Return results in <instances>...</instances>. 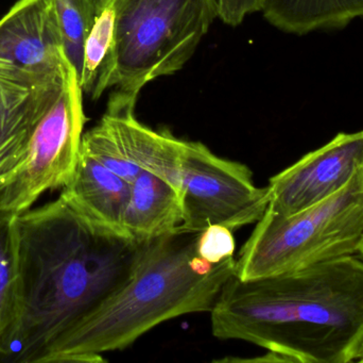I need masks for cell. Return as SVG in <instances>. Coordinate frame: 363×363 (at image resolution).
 Listing matches in <instances>:
<instances>
[{
    "instance_id": "1",
    "label": "cell",
    "mask_w": 363,
    "mask_h": 363,
    "mask_svg": "<svg viewBox=\"0 0 363 363\" xmlns=\"http://www.w3.org/2000/svg\"><path fill=\"white\" fill-rule=\"evenodd\" d=\"M18 302L0 362L49 347L131 277L146 243L100 232L61 197L17 215Z\"/></svg>"
},
{
    "instance_id": "2",
    "label": "cell",
    "mask_w": 363,
    "mask_h": 363,
    "mask_svg": "<svg viewBox=\"0 0 363 363\" xmlns=\"http://www.w3.org/2000/svg\"><path fill=\"white\" fill-rule=\"evenodd\" d=\"M211 320L216 338L268 351L258 362H354L363 338V260L347 256L253 281L233 275Z\"/></svg>"
},
{
    "instance_id": "3",
    "label": "cell",
    "mask_w": 363,
    "mask_h": 363,
    "mask_svg": "<svg viewBox=\"0 0 363 363\" xmlns=\"http://www.w3.org/2000/svg\"><path fill=\"white\" fill-rule=\"evenodd\" d=\"M198 234L174 232L147 242L125 285L53 343L40 363L106 362L164 322L211 313L236 259L211 264L198 253Z\"/></svg>"
},
{
    "instance_id": "4",
    "label": "cell",
    "mask_w": 363,
    "mask_h": 363,
    "mask_svg": "<svg viewBox=\"0 0 363 363\" xmlns=\"http://www.w3.org/2000/svg\"><path fill=\"white\" fill-rule=\"evenodd\" d=\"M363 234V168L330 197L288 217L267 209L235 266L253 281L355 255Z\"/></svg>"
},
{
    "instance_id": "5",
    "label": "cell",
    "mask_w": 363,
    "mask_h": 363,
    "mask_svg": "<svg viewBox=\"0 0 363 363\" xmlns=\"http://www.w3.org/2000/svg\"><path fill=\"white\" fill-rule=\"evenodd\" d=\"M116 10L115 91L131 97L181 70L217 17L218 0H113Z\"/></svg>"
},
{
    "instance_id": "6",
    "label": "cell",
    "mask_w": 363,
    "mask_h": 363,
    "mask_svg": "<svg viewBox=\"0 0 363 363\" xmlns=\"http://www.w3.org/2000/svg\"><path fill=\"white\" fill-rule=\"evenodd\" d=\"M182 221L179 232L198 234L220 225L233 232L256 224L270 202L245 164L224 159L201 142L186 141L182 159Z\"/></svg>"
},
{
    "instance_id": "7",
    "label": "cell",
    "mask_w": 363,
    "mask_h": 363,
    "mask_svg": "<svg viewBox=\"0 0 363 363\" xmlns=\"http://www.w3.org/2000/svg\"><path fill=\"white\" fill-rule=\"evenodd\" d=\"M72 66L68 61L57 72H36L0 60V210L18 213L32 136L61 94Z\"/></svg>"
},
{
    "instance_id": "8",
    "label": "cell",
    "mask_w": 363,
    "mask_h": 363,
    "mask_svg": "<svg viewBox=\"0 0 363 363\" xmlns=\"http://www.w3.org/2000/svg\"><path fill=\"white\" fill-rule=\"evenodd\" d=\"M86 121L83 91L72 66L61 94L32 136L17 198L19 215L29 210L47 191L63 189L72 180Z\"/></svg>"
},
{
    "instance_id": "9",
    "label": "cell",
    "mask_w": 363,
    "mask_h": 363,
    "mask_svg": "<svg viewBox=\"0 0 363 363\" xmlns=\"http://www.w3.org/2000/svg\"><path fill=\"white\" fill-rule=\"evenodd\" d=\"M363 168V131L337 134L269 180V210L300 212L340 191Z\"/></svg>"
},
{
    "instance_id": "10",
    "label": "cell",
    "mask_w": 363,
    "mask_h": 363,
    "mask_svg": "<svg viewBox=\"0 0 363 363\" xmlns=\"http://www.w3.org/2000/svg\"><path fill=\"white\" fill-rule=\"evenodd\" d=\"M0 60L36 72L67 63L53 0H18L0 19Z\"/></svg>"
},
{
    "instance_id": "11",
    "label": "cell",
    "mask_w": 363,
    "mask_h": 363,
    "mask_svg": "<svg viewBox=\"0 0 363 363\" xmlns=\"http://www.w3.org/2000/svg\"><path fill=\"white\" fill-rule=\"evenodd\" d=\"M138 98L114 91L101 121L108 127L125 159L142 170L152 173L181 191L182 159L186 141L169 130L151 129L138 121Z\"/></svg>"
},
{
    "instance_id": "12",
    "label": "cell",
    "mask_w": 363,
    "mask_h": 363,
    "mask_svg": "<svg viewBox=\"0 0 363 363\" xmlns=\"http://www.w3.org/2000/svg\"><path fill=\"white\" fill-rule=\"evenodd\" d=\"M130 194L129 181L80 151L74 177L60 197L100 232L127 238L123 220Z\"/></svg>"
},
{
    "instance_id": "13",
    "label": "cell",
    "mask_w": 363,
    "mask_h": 363,
    "mask_svg": "<svg viewBox=\"0 0 363 363\" xmlns=\"http://www.w3.org/2000/svg\"><path fill=\"white\" fill-rule=\"evenodd\" d=\"M182 221L180 191L152 173L142 170L131 183L123 215L125 237L138 243L178 232Z\"/></svg>"
},
{
    "instance_id": "14",
    "label": "cell",
    "mask_w": 363,
    "mask_h": 363,
    "mask_svg": "<svg viewBox=\"0 0 363 363\" xmlns=\"http://www.w3.org/2000/svg\"><path fill=\"white\" fill-rule=\"evenodd\" d=\"M262 12L273 27L303 36L363 18V0H266Z\"/></svg>"
},
{
    "instance_id": "15",
    "label": "cell",
    "mask_w": 363,
    "mask_h": 363,
    "mask_svg": "<svg viewBox=\"0 0 363 363\" xmlns=\"http://www.w3.org/2000/svg\"><path fill=\"white\" fill-rule=\"evenodd\" d=\"M117 65L116 10L113 0H98L93 27L84 47V61L79 85L91 99L112 87Z\"/></svg>"
},
{
    "instance_id": "16",
    "label": "cell",
    "mask_w": 363,
    "mask_h": 363,
    "mask_svg": "<svg viewBox=\"0 0 363 363\" xmlns=\"http://www.w3.org/2000/svg\"><path fill=\"white\" fill-rule=\"evenodd\" d=\"M17 215L12 211L0 210V356L17 315Z\"/></svg>"
},
{
    "instance_id": "17",
    "label": "cell",
    "mask_w": 363,
    "mask_h": 363,
    "mask_svg": "<svg viewBox=\"0 0 363 363\" xmlns=\"http://www.w3.org/2000/svg\"><path fill=\"white\" fill-rule=\"evenodd\" d=\"M64 53L80 79L84 47L93 27L98 0H53Z\"/></svg>"
},
{
    "instance_id": "18",
    "label": "cell",
    "mask_w": 363,
    "mask_h": 363,
    "mask_svg": "<svg viewBox=\"0 0 363 363\" xmlns=\"http://www.w3.org/2000/svg\"><path fill=\"white\" fill-rule=\"evenodd\" d=\"M80 151L130 183H133L142 172L140 168L125 159L101 119L95 127L83 134Z\"/></svg>"
},
{
    "instance_id": "19",
    "label": "cell",
    "mask_w": 363,
    "mask_h": 363,
    "mask_svg": "<svg viewBox=\"0 0 363 363\" xmlns=\"http://www.w3.org/2000/svg\"><path fill=\"white\" fill-rule=\"evenodd\" d=\"M233 230L224 226H209L198 234V253L211 264L235 258L236 241Z\"/></svg>"
},
{
    "instance_id": "20",
    "label": "cell",
    "mask_w": 363,
    "mask_h": 363,
    "mask_svg": "<svg viewBox=\"0 0 363 363\" xmlns=\"http://www.w3.org/2000/svg\"><path fill=\"white\" fill-rule=\"evenodd\" d=\"M266 0H218L219 18L226 25L237 27L247 15L262 11Z\"/></svg>"
},
{
    "instance_id": "21",
    "label": "cell",
    "mask_w": 363,
    "mask_h": 363,
    "mask_svg": "<svg viewBox=\"0 0 363 363\" xmlns=\"http://www.w3.org/2000/svg\"><path fill=\"white\" fill-rule=\"evenodd\" d=\"M354 362L363 363V338L362 342H360L359 347H358L357 352H356Z\"/></svg>"
},
{
    "instance_id": "22",
    "label": "cell",
    "mask_w": 363,
    "mask_h": 363,
    "mask_svg": "<svg viewBox=\"0 0 363 363\" xmlns=\"http://www.w3.org/2000/svg\"><path fill=\"white\" fill-rule=\"evenodd\" d=\"M356 254H358V257L362 258L363 260V234L362 239H360L359 244H358L357 251H356Z\"/></svg>"
}]
</instances>
